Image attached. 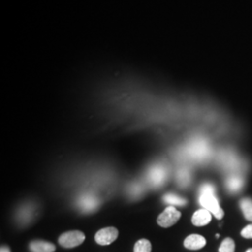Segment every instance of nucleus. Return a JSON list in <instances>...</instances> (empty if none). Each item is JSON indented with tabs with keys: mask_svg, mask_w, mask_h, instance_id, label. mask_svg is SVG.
Wrapping results in <instances>:
<instances>
[{
	"mask_svg": "<svg viewBox=\"0 0 252 252\" xmlns=\"http://www.w3.org/2000/svg\"><path fill=\"white\" fill-rule=\"evenodd\" d=\"M134 252H152V244L148 239H140L135 243Z\"/></svg>",
	"mask_w": 252,
	"mask_h": 252,
	"instance_id": "10",
	"label": "nucleus"
},
{
	"mask_svg": "<svg viewBox=\"0 0 252 252\" xmlns=\"http://www.w3.org/2000/svg\"><path fill=\"white\" fill-rule=\"evenodd\" d=\"M85 240V234L81 231H69L61 234L58 238L59 244L65 249H72L80 246Z\"/></svg>",
	"mask_w": 252,
	"mask_h": 252,
	"instance_id": "2",
	"label": "nucleus"
},
{
	"mask_svg": "<svg viewBox=\"0 0 252 252\" xmlns=\"http://www.w3.org/2000/svg\"><path fill=\"white\" fill-rule=\"evenodd\" d=\"M0 252H10V251H9V249L7 247V246H4V247H2V248H1Z\"/></svg>",
	"mask_w": 252,
	"mask_h": 252,
	"instance_id": "14",
	"label": "nucleus"
},
{
	"mask_svg": "<svg viewBox=\"0 0 252 252\" xmlns=\"http://www.w3.org/2000/svg\"><path fill=\"white\" fill-rule=\"evenodd\" d=\"M199 202L202 207L208 210L218 220H220L224 216V211L220 207L215 196V188L211 184L207 183L201 187Z\"/></svg>",
	"mask_w": 252,
	"mask_h": 252,
	"instance_id": "1",
	"label": "nucleus"
},
{
	"mask_svg": "<svg viewBox=\"0 0 252 252\" xmlns=\"http://www.w3.org/2000/svg\"><path fill=\"white\" fill-rule=\"evenodd\" d=\"M118 232L115 227H106L99 230L94 236L96 243L101 246H107L109 244L113 243L117 239Z\"/></svg>",
	"mask_w": 252,
	"mask_h": 252,
	"instance_id": "4",
	"label": "nucleus"
},
{
	"mask_svg": "<svg viewBox=\"0 0 252 252\" xmlns=\"http://www.w3.org/2000/svg\"><path fill=\"white\" fill-rule=\"evenodd\" d=\"M163 201L168 204V205H171V206H185L187 204V200L186 199L182 198L179 195H176V194H165L163 196Z\"/></svg>",
	"mask_w": 252,
	"mask_h": 252,
	"instance_id": "8",
	"label": "nucleus"
},
{
	"mask_svg": "<svg viewBox=\"0 0 252 252\" xmlns=\"http://www.w3.org/2000/svg\"><path fill=\"white\" fill-rule=\"evenodd\" d=\"M243 185V181L242 180H240L239 178H232L230 180H228L227 181V186H228V189L232 191H237L239 189H241Z\"/></svg>",
	"mask_w": 252,
	"mask_h": 252,
	"instance_id": "12",
	"label": "nucleus"
},
{
	"mask_svg": "<svg viewBox=\"0 0 252 252\" xmlns=\"http://www.w3.org/2000/svg\"><path fill=\"white\" fill-rule=\"evenodd\" d=\"M235 244L232 238H225L220 244L219 252H234Z\"/></svg>",
	"mask_w": 252,
	"mask_h": 252,
	"instance_id": "11",
	"label": "nucleus"
},
{
	"mask_svg": "<svg viewBox=\"0 0 252 252\" xmlns=\"http://www.w3.org/2000/svg\"><path fill=\"white\" fill-rule=\"evenodd\" d=\"M241 235L243 236L244 238L252 239V224L246 226L241 232Z\"/></svg>",
	"mask_w": 252,
	"mask_h": 252,
	"instance_id": "13",
	"label": "nucleus"
},
{
	"mask_svg": "<svg viewBox=\"0 0 252 252\" xmlns=\"http://www.w3.org/2000/svg\"><path fill=\"white\" fill-rule=\"evenodd\" d=\"M31 252H54L56 248L54 244L43 240H35L29 244Z\"/></svg>",
	"mask_w": 252,
	"mask_h": 252,
	"instance_id": "7",
	"label": "nucleus"
},
{
	"mask_svg": "<svg viewBox=\"0 0 252 252\" xmlns=\"http://www.w3.org/2000/svg\"><path fill=\"white\" fill-rule=\"evenodd\" d=\"M240 207L243 211L245 218L252 221V199L244 198L240 201Z\"/></svg>",
	"mask_w": 252,
	"mask_h": 252,
	"instance_id": "9",
	"label": "nucleus"
},
{
	"mask_svg": "<svg viewBox=\"0 0 252 252\" xmlns=\"http://www.w3.org/2000/svg\"><path fill=\"white\" fill-rule=\"evenodd\" d=\"M216 237H217V238H219V237H220V234H216Z\"/></svg>",
	"mask_w": 252,
	"mask_h": 252,
	"instance_id": "16",
	"label": "nucleus"
},
{
	"mask_svg": "<svg viewBox=\"0 0 252 252\" xmlns=\"http://www.w3.org/2000/svg\"><path fill=\"white\" fill-rule=\"evenodd\" d=\"M246 252H252V249H249V250H248Z\"/></svg>",
	"mask_w": 252,
	"mask_h": 252,
	"instance_id": "15",
	"label": "nucleus"
},
{
	"mask_svg": "<svg viewBox=\"0 0 252 252\" xmlns=\"http://www.w3.org/2000/svg\"><path fill=\"white\" fill-rule=\"evenodd\" d=\"M207 245V240L200 234H190L184 240V247L190 251L203 249Z\"/></svg>",
	"mask_w": 252,
	"mask_h": 252,
	"instance_id": "5",
	"label": "nucleus"
},
{
	"mask_svg": "<svg viewBox=\"0 0 252 252\" xmlns=\"http://www.w3.org/2000/svg\"><path fill=\"white\" fill-rule=\"evenodd\" d=\"M180 217H181V213L180 211L177 210L176 207L169 206L159 215L157 219V222L161 227L168 228L176 224L179 221Z\"/></svg>",
	"mask_w": 252,
	"mask_h": 252,
	"instance_id": "3",
	"label": "nucleus"
},
{
	"mask_svg": "<svg viewBox=\"0 0 252 252\" xmlns=\"http://www.w3.org/2000/svg\"><path fill=\"white\" fill-rule=\"evenodd\" d=\"M212 220V214L205 208L197 210L191 218L193 225L205 226L208 224Z\"/></svg>",
	"mask_w": 252,
	"mask_h": 252,
	"instance_id": "6",
	"label": "nucleus"
}]
</instances>
